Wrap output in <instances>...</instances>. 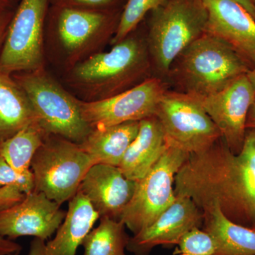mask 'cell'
<instances>
[{
  "mask_svg": "<svg viewBox=\"0 0 255 255\" xmlns=\"http://www.w3.org/2000/svg\"><path fill=\"white\" fill-rule=\"evenodd\" d=\"M176 196H188L201 210L217 205L226 217L255 227V131L247 130L238 153L222 137L209 148L189 155L174 183Z\"/></svg>",
  "mask_w": 255,
  "mask_h": 255,
  "instance_id": "obj_1",
  "label": "cell"
},
{
  "mask_svg": "<svg viewBox=\"0 0 255 255\" xmlns=\"http://www.w3.org/2000/svg\"><path fill=\"white\" fill-rule=\"evenodd\" d=\"M174 78L198 98L217 93L250 71L247 60L221 38L204 33L179 56Z\"/></svg>",
  "mask_w": 255,
  "mask_h": 255,
  "instance_id": "obj_2",
  "label": "cell"
},
{
  "mask_svg": "<svg viewBox=\"0 0 255 255\" xmlns=\"http://www.w3.org/2000/svg\"><path fill=\"white\" fill-rule=\"evenodd\" d=\"M149 68L147 47L128 36L106 53L89 57L75 65L73 83L89 95L90 102L108 98L131 88Z\"/></svg>",
  "mask_w": 255,
  "mask_h": 255,
  "instance_id": "obj_3",
  "label": "cell"
},
{
  "mask_svg": "<svg viewBox=\"0 0 255 255\" xmlns=\"http://www.w3.org/2000/svg\"><path fill=\"white\" fill-rule=\"evenodd\" d=\"M31 102L40 127L48 135L81 144L92 129L82 115L78 100L43 68L14 75Z\"/></svg>",
  "mask_w": 255,
  "mask_h": 255,
  "instance_id": "obj_4",
  "label": "cell"
},
{
  "mask_svg": "<svg viewBox=\"0 0 255 255\" xmlns=\"http://www.w3.org/2000/svg\"><path fill=\"white\" fill-rule=\"evenodd\" d=\"M207 20L202 0H167L152 11L147 46L159 73H169L179 55L205 33Z\"/></svg>",
  "mask_w": 255,
  "mask_h": 255,
  "instance_id": "obj_5",
  "label": "cell"
},
{
  "mask_svg": "<svg viewBox=\"0 0 255 255\" xmlns=\"http://www.w3.org/2000/svg\"><path fill=\"white\" fill-rule=\"evenodd\" d=\"M95 164L80 144L48 135L32 159L34 190L61 206L78 193L82 179Z\"/></svg>",
  "mask_w": 255,
  "mask_h": 255,
  "instance_id": "obj_6",
  "label": "cell"
},
{
  "mask_svg": "<svg viewBox=\"0 0 255 255\" xmlns=\"http://www.w3.org/2000/svg\"><path fill=\"white\" fill-rule=\"evenodd\" d=\"M155 117L167 145L189 154L206 150L221 137L199 99L184 92L166 91Z\"/></svg>",
  "mask_w": 255,
  "mask_h": 255,
  "instance_id": "obj_7",
  "label": "cell"
},
{
  "mask_svg": "<svg viewBox=\"0 0 255 255\" xmlns=\"http://www.w3.org/2000/svg\"><path fill=\"white\" fill-rule=\"evenodd\" d=\"M190 154L167 147L150 172L137 181L120 221L135 235L149 227L176 199L174 177Z\"/></svg>",
  "mask_w": 255,
  "mask_h": 255,
  "instance_id": "obj_8",
  "label": "cell"
},
{
  "mask_svg": "<svg viewBox=\"0 0 255 255\" xmlns=\"http://www.w3.org/2000/svg\"><path fill=\"white\" fill-rule=\"evenodd\" d=\"M48 0H21L0 53V70L11 75L43 68V30Z\"/></svg>",
  "mask_w": 255,
  "mask_h": 255,
  "instance_id": "obj_9",
  "label": "cell"
},
{
  "mask_svg": "<svg viewBox=\"0 0 255 255\" xmlns=\"http://www.w3.org/2000/svg\"><path fill=\"white\" fill-rule=\"evenodd\" d=\"M166 91L160 80L147 79L108 98L79 103L83 119L94 129L155 117Z\"/></svg>",
  "mask_w": 255,
  "mask_h": 255,
  "instance_id": "obj_10",
  "label": "cell"
},
{
  "mask_svg": "<svg viewBox=\"0 0 255 255\" xmlns=\"http://www.w3.org/2000/svg\"><path fill=\"white\" fill-rule=\"evenodd\" d=\"M199 99L219 129L223 141L234 153H238L246 137L248 112L255 100V89L247 74L217 93Z\"/></svg>",
  "mask_w": 255,
  "mask_h": 255,
  "instance_id": "obj_11",
  "label": "cell"
},
{
  "mask_svg": "<svg viewBox=\"0 0 255 255\" xmlns=\"http://www.w3.org/2000/svg\"><path fill=\"white\" fill-rule=\"evenodd\" d=\"M65 216L58 204L33 191L17 205L0 211V236L11 241L32 236L46 241L58 231Z\"/></svg>",
  "mask_w": 255,
  "mask_h": 255,
  "instance_id": "obj_12",
  "label": "cell"
},
{
  "mask_svg": "<svg viewBox=\"0 0 255 255\" xmlns=\"http://www.w3.org/2000/svg\"><path fill=\"white\" fill-rule=\"evenodd\" d=\"M204 214L188 196L175 201L149 227L129 240L127 251L135 255H148L159 246H177L181 238L194 228H202Z\"/></svg>",
  "mask_w": 255,
  "mask_h": 255,
  "instance_id": "obj_13",
  "label": "cell"
},
{
  "mask_svg": "<svg viewBox=\"0 0 255 255\" xmlns=\"http://www.w3.org/2000/svg\"><path fill=\"white\" fill-rule=\"evenodd\" d=\"M137 184L126 177L118 167L95 164L85 174L78 191L86 196L100 218L120 221Z\"/></svg>",
  "mask_w": 255,
  "mask_h": 255,
  "instance_id": "obj_14",
  "label": "cell"
},
{
  "mask_svg": "<svg viewBox=\"0 0 255 255\" xmlns=\"http://www.w3.org/2000/svg\"><path fill=\"white\" fill-rule=\"evenodd\" d=\"M208 13L206 33L221 38L255 65V18L232 0H202Z\"/></svg>",
  "mask_w": 255,
  "mask_h": 255,
  "instance_id": "obj_15",
  "label": "cell"
},
{
  "mask_svg": "<svg viewBox=\"0 0 255 255\" xmlns=\"http://www.w3.org/2000/svg\"><path fill=\"white\" fill-rule=\"evenodd\" d=\"M57 9L55 26L58 38L73 57L83 54L95 46L113 24V16L104 10L62 5Z\"/></svg>",
  "mask_w": 255,
  "mask_h": 255,
  "instance_id": "obj_16",
  "label": "cell"
},
{
  "mask_svg": "<svg viewBox=\"0 0 255 255\" xmlns=\"http://www.w3.org/2000/svg\"><path fill=\"white\" fill-rule=\"evenodd\" d=\"M100 219L86 196L78 191L69 201L68 210L54 238H34L27 255H76L79 247Z\"/></svg>",
  "mask_w": 255,
  "mask_h": 255,
  "instance_id": "obj_17",
  "label": "cell"
},
{
  "mask_svg": "<svg viewBox=\"0 0 255 255\" xmlns=\"http://www.w3.org/2000/svg\"><path fill=\"white\" fill-rule=\"evenodd\" d=\"M163 130L156 117L143 119L135 140L124 154L119 168L128 179L140 180L167 150Z\"/></svg>",
  "mask_w": 255,
  "mask_h": 255,
  "instance_id": "obj_18",
  "label": "cell"
},
{
  "mask_svg": "<svg viewBox=\"0 0 255 255\" xmlns=\"http://www.w3.org/2000/svg\"><path fill=\"white\" fill-rule=\"evenodd\" d=\"M202 230L212 238L214 255H255V231L233 222L217 205L204 209Z\"/></svg>",
  "mask_w": 255,
  "mask_h": 255,
  "instance_id": "obj_19",
  "label": "cell"
},
{
  "mask_svg": "<svg viewBox=\"0 0 255 255\" xmlns=\"http://www.w3.org/2000/svg\"><path fill=\"white\" fill-rule=\"evenodd\" d=\"M139 127L140 122H130L94 128L80 145L95 164L119 167L127 149L136 137Z\"/></svg>",
  "mask_w": 255,
  "mask_h": 255,
  "instance_id": "obj_20",
  "label": "cell"
},
{
  "mask_svg": "<svg viewBox=\"0 0 255 255\" xmlns=\"http://www.w3.org/2000/svg\"><path fill=\"white\" fill-rule=\"evenodd\" d=\"M37 123L31 102L11 75L0 70V142Z\"/></svg>",
  "mask_w": 255,
  "mask_h": 255,
  "instance_id": "obj_21",
  "label": "cell"
},
{
  "mask_svg": "<svg viewBox=\"0 0 255 255\" xmlns=\"http://www.w3.org/2000/svg\"><path fill=\"white\" fill-rule=\"evenodd\" d=\"M48 136L38 124H32L0 142V155L18 174L30 173L32 159Z\"/></svg>",
  "mask_w": 255,
  "mask_h": 255,
  "instance_id": "obj_22",
  "label": "cell"
},
{
  "mask_svg": "<svg viewBox=\"0 0 255 255\" xmlns=\"http://www.w3.org/2000/svg\"><path fill=\"white\" fill-rule=\"evenodd\" d=\"M100 219L99 226L92 228L82 242L84 255H127L130 237L125 224L107 217Z\"/></svg>",
  "mask_w": 255,
  "mask_h": 255,
  "instance_id": "obj_23",
  "label": "cell"
},
{
  "mask_svg": "<svg viewBox=\"0 0 255 255\" xmlns=\"http://www.w3.org/2000/svg\"><path fill=\"white\" fill-rule=\"evenodd\" d=\"M167 0H128L127 5L115 31L112 43L117 44L134 29L148 11H154L167 2Z\"/></svg>",
  "mask_w": 255,
  "mask_h": 255,
  "instance_id": "obj_24",
  "label": "cell"
},
{
  "mask_svg": "<svg viewBox=\"0 0 255 255\" xmlns=\"http://www.w3.org/2000/svg\"><path fill=\"white\" fill-rule=\"evenodd\" d=\"M176 255H214L216 246L212 238L201 228L186 233L179 242Z\"/></svg>",
  "mask_w": 255,
  "mask_h": 255,
  "instance_id": "obj_25",
  "label": "cell"
},
{
  "mask_svg": "<svg viewBox=\"0 0 255 255\" xmlns=\"http://www.w3.org/2000/svg\"><path fill=\"white\" fill-rule=\"evenodd\" d=\"M34 190L33 176L21 182L0 187V211L11 209L21 203Z\"/></svg>",
  "mask_w": 255,
  "mask_h": 255,
  "instance_id": "obj_26",
  "label": "cell"
},
{
  "mask_svg": "<svg viewBox=\"0 0 255 255\" xmlns=\"http://www.w3.org/2000/svg\"><path fill=\"white\" fill-rule=\"evenodd\" d=\"M33 176L32 172L24 174V175L18 174L0 155V187L12 184V183L21 182V181L31 178Z\"/></svg>",
  "mask_w": 255,
  "mask_h": 255,
  "instance_id": "obj_27",
  "label": "cell"
},
{
  "mask_svg": "<svg viewBox=\"0 0 255 255\" xmlns=\"http://www.w3.org/2000/svg\"><path fill=\"white\" fill-rule=\"evenodd\" d=\"M114 0H58L62 6H75L90 9H102L112 4Z\"/></svg>",
  "mask_w": 255,
  "mask_h": 255,
  "instance_id": "obj_28",
  "label": "cell"
},
{
  "mask_svg": "<svg viewBox=\"0 0 255 255\" xmlns=\"http://www.w3.org/2000/svg\"><path fill=\"white\" fill-rule=\"evenodd\" d=\"M22 247L14 241L0 236V255H19Z\"/></svg>",
  "mask_w": 255,
  "mask_h": 255,
  "instance_id": "obj_29",
  "label": "cell"
},
{
  "mask_svg": "<svg viewBox=\"0 0 255 255\" xmlns=\"http://www.w3.org/2000/svg\"><path fill=\"white\" fill-rule=\"evenodd\" d=\"M12 16L13 14L7 9L0 8V46L4 40Z\"/></svg>",
  "mask_w": 255,
  "mask_h": 255,
  "instance_id": "obj_30",
  "label": "cell"
},
{
  "mask_svg": "<svg viewBox=\"0 0 255 255\" xmlns=\"http://www.w3.org/2000/svg\"><path fill=\"white\" fill-rule=\"evenodd\" d=\"M246 129L255 131V100L248 112L246 122Z\"/></svg>",
  "mask_w": 255,
  "mask_h": 255,
  "instance_id": "obj_31",
  "label": "cell"
},
{
  "mask_svg": "<svg viewBox=\"0 0 255 255\" xmlns=\"http://www.w3.org/2000/svg\"><path fill=\"white\" fill-rule=\"evenodd\" d=\"M232 1L241 4L255 18V6L252 2L251 0H232Z\"/></svg>",
  "mask_w": 255,
  "mask_h": 255,
  "instance_id": "obj_32",
  "label": "cell"
},
{
  "mask_svg": "<svg viewBox=\"0 0 255 255\" xmlns=\"http://www.w3.org/2000/svg\"><path fill=\"white\" fill-rule=\"evenodd\" d=\"M247 75H248V78H249V80H251L252 84H253V86H254L255 89V65L253 68H251L250 70V71L247 73Z\"/></svg>",
  "mask_w": 255,
  "mask_h": 255,
  "instance_id": "obj_33",
  "label": "cell"
},
{
  "mask_svg": "<svg viewBox=\"0 0 255 255\" xmlns=\"http://www.w3.org/2000/svg\"><path fill=\"white\" fill-rule=\"evenodd\" d=\"M9 6V0H0V8L7 9Z\"/></svg>",
  "mask_w": 255,
  "mask_h": 255,
  "instance_id": "obj_34",
  "label": "cell"
},
{
  "mask_svg": "<svg viewBox=\"0 0 255 255\" xmlns=\"http://www.w3.org/2000/svg\"><path fill=\"white\" fill-rule=\"evenodd\" d=\"M251 1H252V2L253 3V4H254L255 6V0H251Z\"/></svg>",
  "mask_w": 255,
  "mask_h": 255,
  "instance_id": "obj_35",
  "label": "cell"
},
{
  "mask_svg": "<svg viewBox=\"0 0 255 255\" xmlns=\"http://www.w3.org/2000/svg\"><path fill=\"white\" fill-rule=\"evenodd\" d=\"M253 230H254V231H255V228H253Z\"/></svg>",
  "mask_w": 255,
  "mask_h": 255,
  "instance_id": "obj_36",
  "label": "cell"
}]
</instances>
